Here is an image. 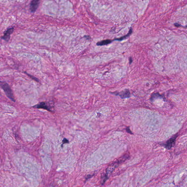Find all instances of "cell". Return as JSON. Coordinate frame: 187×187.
<instances>
[{
	"mask_svg": "<svg viewBox=\"0 0 187 187\" xmlns=\"http://www.w3.org/2000/svg\"><path fill=\"white\" fill-rule=\"evenodd\" d=\"M129 157V155L127 154L124 155L123 156L119 159L118 160H117L115 162L113 163L112 165H110L109 167H108L106 170V173L105 174V176H104L103 178H102V182L104 183L107 180V178H108L109 175L112 173V171L115 170L116 167L118 166L120 163H122L123 162H124L125 160L127 159Z\"/></svg>",
	"mask_w": 187,
	"mask_h": 187,
	"instance_id": "obj_1",
	"label": "cell"
},
{
	"mask_svg": "<svg viewBox=\"0 0 187 187\" xmlns=\"http://www.w3.org/2000/svg\"><path fill=\"white\" fill-rule=\"evenodd\" d=\"M1 86L8 98L11 99L12 101L15 102V100L10 86L5 82H1Z\"/></svg>",
	"mask_w": 187,
	"mask_h": 187,
	"instance_id": "obj_2",
	"label": "cell"
},
{
	"mask_svg": "<svg viewBox=\"0 0 187 187\" xmlns=\"http://www.w3.org/2000/svg\"><path fill=\"white\" fill-rule=\"evenodd\" d=\"M33 108H34L38 109H44L51 112H53V110L52 109L51 106L49 105L47 102H40L38 104L33 106Z\"/></svg>",
	"mask_w": 187,
	"mask_h": 187,
	"instance_id": "obj_3",
	"label": "cell"
},
{
	"mask_svg": "<svg viewBox=\"0 0 187 187\" xmlns=\"http://www.w3.org/2000/svg\"><path fill=\"white\" fill-rule=\"evenodd\" d=\"M14 28L13 27L8 28L4 33V35L1 37V39L5 41H8L10 40V35L14 32Z\"/></svg>",
	"mask_w": 187,
	"mask_h": 187,
	"instance_id": "obj_4",
	"label": "cell"
},
{
	"mask_svg": "<svg viewBox=\"0 0 187 187\" xmlns=\"http://www.w3.org/2000/svg\"><path fill=\"white\" fill-rule=\"evenodd\" d=\"M40 3L39 0H32L30 2V11L33 13L35 12L38 8V6Z\"/></svg>",
	"mask_w": 187,
	"mask_h": 187,
	"instance_id": "obj_5",
	"label": "cell"
},
{
	"mask_svg": "<svg viewBox=\"0 0 187 187\" xmlns=\"http://www.w3.org/2000/svg\"><path fill=\"white\" fill-rule=\"evenodd\" d=\"M176 139V137H173L170 138L165 144V148L168 149L171 148L175 144Z\"/></svg>",
	"mask_w": 187,
	"mask_h": 187,
	"instance_id": "obj_6",
	"label": "cell"
},
{
	"mask_svg": "<svg viewBox=\"0 0 187 187\" xmlns=\"http://www.w3.org/2000/svg\"><path fill=\"white\" fill-rule=\"evenodd\" d=\"M119 94V95L122 98H127L130 97V93L128 89H125V90L123 91L120 93H118L117 95Z\"/></svg>",
	"mask_w": 187,
	"mask_h": 187,
	"instance_id": "obj_7",
	"label": "cell"
},
{
	"mask_svg": "<svg viewBox=\"0 0 187 187\" xmlns=\"http://www.w3.org/2000/svg\"><path fill=\"white\" fill-rule=\"evenodd\" d=\"M112 40H104L102 41L97 43V45L98 46L107 45L110 44L112 43Z\"/></svg>",
	"mask_w": 187,
	"mask_h": 187,
	"instance_id": "obj_8",
	"label": "cell"
},
{
	"mask_svg": "<svg viewBox=\"0 0 187 187\" xmlns=\"http://www.w3.org/2000/svg\"><path fill=\"white\" fill-rule=\"evenodd\" d=\"M132 28L129 30V32L126 35H125V36H124L122 37H120V38H118V39H115V40L119 41H121L123 40H124V39H126L127 37L129 36L132 33Z\"/></svg>",
	"mask_w": 187,
	"mask_h": 187,
	"instance_id": "obj_9",
	"label": "cell"
},
{
	"mask_svg": "<svg viewBox=\"0 0 187 187\" xmlns=\"http://www.w3.org/2000/svg\"><path fill=\"white\" fill-rule=\"evenodd\" d=\"M25 73H26V75H28L29 77H30V78H32V79L33 80H35V81H36V82H39V79H37V78H36V77H34V76H33L31 75H30V74H28V73L26 72H25Z\"/></svg>",
	"mask_w": 187,
	"mask_h": 187,
	"instance_id": "obj_10",
	"label": "cell"
},
{
	"mask_svg": "<svg viewBox=\"0 0 187 187\" xmlns=\"http://www.w3.org/2000/svg\"><path fill=\"white\" fill-rule=\"evenodd\" d=\"M69 143V141L68 139H66V138H64L62 140V145L65 143Z\"/></svg>",
	"mask_w": 187,
	"mask_h": 187,
	"instance_id": "obj_11",
	"label": "cell"
},
{
	"mask_svg": "<svg viewBox=\"0 0 187 187\" xmlns=\"http://www.w3.org/2000/svg\"><path fill=\"white\" fill-rule=\"evenodd\" d=\"M126 130L127 132H128V133H132V132H131V131H130V129H129V127H127V128H126Z\"/></svg>",
	"mask_w": 187,
	"mask_h": 187,
	"instance_id": "obj_12",
	"label": "cell"
},
{
	"mask_svg": "<svg viewBox=\"0 0 187 187\" xmlns=\"http://www.w3.org/2000/svg\"><path fill=\"white\" fill-rule=\"evenodd\" d=\"M129 60L130 64H131L132 62V61H133V60H132V58H130L129 59Z\"/></svg>",
	"mask_w": 187,
	"mask_h": 187,
	"instance_id": "obj_13",
	"label": "cell"
},
{
	"mask_svg": "<svg viewBox=\"0 0 187 187\" xmlns=\"http://www.w3.org/2000/svg\"><path fill=\"white\" fill-rule=\"evenodd\" d=\"M174 25H175V26H180V25H179V24H178V23H176V24H174Z\"/></svg>",
	"mask_w": 187,
	"mask_h": 187,
	"instance_id": "obj_14",
	"label": "cell"
}]
</instances>
